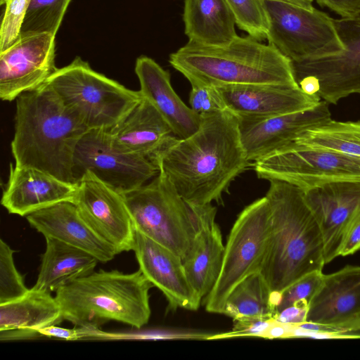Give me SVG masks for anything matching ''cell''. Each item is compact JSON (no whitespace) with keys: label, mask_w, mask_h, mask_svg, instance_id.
Wrapping results in <instances>:
<instances>
[{"label":"cell","mask_w":360,"mask_h":360,"mask_svg":"<svg viewBox=\"0 0 360 360\" xmlns=\"http://www.w3.org/2000/svg\"><path fill=\"white\" fill-rule=\"evenodd\" d=\"M200 118L195 132L174 136L153 158L183 199L199 205L219 201L249 162L235 114L226 109Z\"/></svg>","instance_id":"cell-1"},{"label":"cell","mask_w":360,"mask_h":360,"mask_svg":"<svg viewBox=\"0 0 360 360\" xmlns=\"http://www.w3.org/2000/svg\"><path fill=\"white\" fill-rule=\"evenodd\" d=\"M11 143L15 164L32 167L68 183H75L76 148L88 131L44 84L17 98Z\"/></svg>","instance_id":"cell-2"},{"label":"cell","mask_w":360,"mask_h":360,"mask_svg":"<svg viewBox=\"0 0 360 360\" xmlns=\"http://www.w3.org/2000/svg\"><path fill=\"white\" fill-rule=\"evenodd\" d=\"M265 196L271 233L260 273L272 292L281 293L304 276L323 270V240L301 188L272 180Z\"/></svg>","instance_id":"cell-3"},{"label":"cell","mask_w":360,"mask_h":360,"mask_svg":"<svg viewBox=\"0 0 360 360\" xmlns=\"http://www.w3.org/2000/svg\"><path fill=\"white\" fill-rule=\"evenodd\" d=\"M170 65L191 84H280L299 86L292 62L270 44L250 35L224 46L189 41L172 53Z\"/></svg>","instance_id":"cell-4"},{"label":"cell","mask_w":360,"mask_h":360,"mask_svg":"<svg viewBox=\"0 0 360 360\" xmlns=\"http://www.w3.org/2000/svg\"><path fill=\"white\" fill-rule=\"evenodd\" d=\"M152 287L140 269L131 274L101 269L61 286L55 297L63 319L75 326L115 321L139 329L150 316Z\"/></svg>","instance_id":"cell-5"},{"label":"cell","mask_w":360,"mask_h":360,"mask_svg":"<svg viewBox=\"0 0 360 360\" xmlns=\"http://www.w3.org/2000/svg\"><path fill=\"white\" fill-rule=\"evenodd\" d=\"M46 84L88 131L110 129L143 98L139 90L95 71L79 56L58 68Z\"/></svg>","instance_id":"cell-6"},{"label":"cell","mask_w":360,"mask_h":360,"mask_svg":"<svg viewBox=\"0 0 360 360\" xmlns=\"http://www.w3.org/2000/svg\"><path fill=\"white\" fill-rule=\"evenodd\" d=\"M268 23L266 39L292 63L343 50L335 18L313 0H262Z\"/></svg>","instance_id":"cell-7"},{"label":"cell","mask_w":360,"mask_h":360,"mask_svg":"<svg viewBox=\"0 0 360 360\" xmlns=\"http://www.w3.org/2000/svg\"><path fill=\"white\" fill-rule=\"evenodd\" d=\"M123 195L134 229L183 259L196 226L188 204L167 177L159 172L150 183Z\"/></svg>","instance_id":"cell-8"},{"label":"cell","mask_w":360,"mask_h":360,"mask_svg":"<svg viewBox=\"0 0 360 360\" xmlns=\"http://www.w3.org/2000/svg\"><path fill=\"white\" fill-rule=\"evenodd\" d=\"M270 233V207L264 196L245 207L235 221L224 245L218 278L203 299L207 311L223 314L226 302L236 285L260 271Z\"/></svg>","instance_id":"cell-9"},{"label":"cell","mask_w":360,"mask_h":360,"mask_svg":"<svg viewBox=\"0 0 360 360\" xmlns=\"http://www.w3.org/2000/svg\"><path fill=\"white\" fill-rule=\"evenodd\" d=\"M259 179L281 181L303 191L333 182L360 181V158L291 142L254 162Z\"/></svg>","instance_id":"cell-10"},{"label":"cell","mask_w":360,"mask_h":360,"mask_svg":"<svg viewBox=\"0 0 360 360\" xmlns=\"http://www.w3.org/2000/svg\"><path fill=\"white\" fill-rule=\"evenodd\" d=\"M335 24L342 51L292 63L297 82L304 77L313 79L319 88L317 94L329 104L360 94V14L335 18Z\"/></svg>","instance_id":"cell-11"},{"label":"cell","mask_w":360,"mask_h":360,"mask_svg":"<svg viewBox=\"0 0 360 360\" xmlns=\"http://www.w3.org/2000/svg\"><path fill=\"white\" fill-rule=\"evenodd\" d=\"M72 172L76 184L91 172L122 194L142 186L159 172L149 158L115 150L103 129L88 131L82 136L75 150Z\"/></svg>","instance_id":"cell-12"},{"label":"cell","mask_w":360,"mask_h":360,"mask_svg":"<svg viewBox=\"0 0 360 360\" xmlns=\"http://www.w3.org/2000/svg\"><path fill=\"white\" fill-rule=\"evenodd\" d=\"M73 203L85 222L117 255L133 250L135 229L122 193L86 172Z\"/></svg>","instance_id":"cell-13"},{"label":"cell","mask_w":360,"mask_h":360,"mask_svg":"<svg viewBox=\"0 0 360 360\" xmlns=\"http://www.w3.org/2000/svg\"><path fill=\"white\" fill-rule=\"evenodd\" d=\"M55 38L51 33L19 37L0 53V98L12 101L43 86L58 69Z\"/></svg>","instance_id":"cell-14"},{"label":"cell","mask_w":360,"mask_h":360,"mask_svg":"<svg viewBox=\"0 0 360 360\" xmlns=\"http://www.w3.org/2000/svg\"><path fill=\"white\" fill-rule=\"evenodd\" d=\"M321 229L325 263L340 256L349 228L360 218V181L326 184L304 191Z\"/></svg>","instance_id":"cell-15"},{"label":"cell","mask_w":360,"mask_h":360,"mask_svg":"<svg viewBox=\"0 0 360 360\" xmlns=\"http://www.w3.org/2000/svg\"><path fill=\"white\" fill-rule=\"evenodd\" d=\"M326 101L304 110L261 119L238 118L241 143L254 162L294 141L303 131L331 120Z\"/></svg>","instance_id":"cell-16"},{"label":"cell","mask_w":360,"mask_h":360,"mask_svg":"<svg viewBox=\"0 0 360 360\" xmlns=\"http://www.w3.org/2000/svg\"><path fill=\"white\" fill-rule=\"evenodd\" d=\"M132 250L139 269L163 293L171 310L199 308L202 299L191 285L181 256L136 230Z\"/></svg>","instance_id":"cell-17"},{"label":"cell","mask_w":360,"mask_h":360,"mask_svg":"<svg viewBox=\"0 0 360 360\" xmlns=\"http://www.w3.org/2000/svg\"><path fill=\"white\" fill-rule=\"evenodd\" d=\"M228 110L241 119L266 118L316 106L319 95H308L300 86L280 84H229L215 86Z\"/></svg>","instance_id":"cell-18"},{"label":"cell","mask_w":360,"mask_h":360,"mask_svg":"<svg viewBox=\"0 0 360 360\" xmlns=\"http://www.w3.org/2000/svg\"><path fill=\"white\" fill-rule=\"evenodd\" d=\"M77 184L64 181L39 169L11 164L1 205L21 217L63 202H74Z\"/></svg>","instance_id":"cell-19"},{"label":"cell","mask_w":360,"mask_h":360,"mask_svg":"<svg viewBox=\"0 0 360 360\" xmlns=\"http://www.w3.org/2000/svg\"><path fill=\"white\" fill-rule=\"evenodd\" d=\"M188 204L197 231L182 259L191 285L203 300L212 290L218 278L225 246L220 228L215 222L216 207L212 203L202 205Z\"/></svg>","instance_id":"cell-20"},{"label":"cell","mask_w":360,"mask_h":360,"mask_svg":"<svg viewBox=\"0 0 360 360\" xmlns=\"http://www.w3.org/2000/svg\"><path fill=\"white\" fill-rule=\"evenodd\" d=\"M105 131L115 150L151 160L174 136L160 112L143 97L124 117Z\"/></svg>","instance_id":"cell-21"},{"label":"cell","mask_w":360,"mask_h":360,"mask_svg":"<svg viewBox=\"0 0 360 360\" xmlns=\"http://www.w3.org/2000/svg\"><path fill=\"white\" fill-rule=\"evenodd\" d=\"M135 72L141 95L160 112L176 137L185 139L198 130L200 116L174 91L169 72L153 59L141 56L136 60Z\"/></svg>","instance_id":"cell-22"},{"label":"cell","mask_w":360,"mask_h":360,"mask_svg":"<svg viewBox=\"0 0 360 360\" xmlns=\"http://www.w3.org/2000/svg\"><path fill=\"white\" fill-rule=\"evenodd\" d=\"M26 218L30 226L44 238H56L83 250L99 262H109L117 255L114 248L85 222L72 202H60L33 212Z\"/></svg>","instance_id":"cell-23"},{"label":"cell","mask_w":360,"mask_h":360,"mask_svg":"<svg viewBox=\"0 0 360 360\" xmlns=\"http://www.w3.org/2000/svg\"><path fill=\"white\" fill-rule=\"evenodd\" d=\"M64 321L60 307L51 292L33 288L22 297L0 304L1 341L39 337L43 328Z\"/></svg>","instance_id":"cell-24"},{"label":"cell","mask_w":360,"mask_h":360,"mask_svg":"<svg viewBox=\"0 0 360 360\" xmlns=\"http://www.w3.org/2000/svg\"><path fill=\"white\" fill-rule=\"evenodd\" d=\"M360 312V266L347 265L324 274L309 304L307 321L336 325Z\"/></svg>","instance_id":"cell-25"},{"label":"cell","mask_w":360,"mask_h":360,"mask_svg":"<svg viewBox=\"0 0 360 360\" xmlns=\"http://www.w3.org/2000/svg\"><path fill=\"white\" fill-rule=\"evenodd\" d=\"M183 19L189 41L224 46L238 36L236 17L226 0H185Z\"/></svg>","instance_id":"cell-26"},{"label":"cell","mask_w":360,"mask_h":360,"mask_svg":"<svg viewBox=\"0 0 360 360\" xmlns=\"http://www.w3.org/2000/svg\"><path fill=\"white\" fill-rule=\"evenodd\" d=\"M45 239L46 250L33 288L56 292L68 283L94 271L99 261L90 253L56 238Z\"/></svg>","instance_id":"cell-27"},{"label":"cell","mask_w":360,"mask_h":360,"mask_svg":"<svg viewBox=\"0 0 360 360\" xmlns=\"http://www.w3.org/2000/svg\"><path fill=\"white\" fill-rule=\"evenodd\" d=\"M276 313L273 293L259 271L245 278L232 290L226 302L223 314L234 321L271 319Z\"/></svg>","instance_id":"cell-28"},{"label":"cell","mask_w":360,"mask_h":360,"mask_svg":"<svg viewBox=\"0 0 360 360\" xmlns=\"http://www.w3.org/2000/svg\"><path fill=\"white\" fill-rule=\"evenodd\" d=\"M292 142L360 158V121L331 119L305 130Z\"/></svg>","instance_id":"cell-29"},{"label":"cell","mask_w":360,"mask_h":360,"mask_svg":"<svg viewBox=\"0 0 360 360\" xmlns=\"http://www.w3.org/2000/svg\"><path fill=\"white\" fill-rule=\"evenodd\" d=\"M72 0H30L20 37L56 33Z\"/></svg>","instance_id":"cell-30"},{"label":"cell","mask_w":360,"mask_h":360,"mask_svg":"<svg viewBox=\"0 0 360 360\" xmlns=\"http://www.w3.org/2000/svg\"><path fill=\"white\" fill-rule=\"evenodd\" d=\"M232 9L237 26L250 37L266 39L268 23L262 0H226Z\"/></svg>","instance_id":"cell-31"},{"label":"cell","mask_w":360,"mask_h":360,"mask_svg":"<svg viewBox=\"0 0 360 360\" xmlns=\"http://www.w3.org/2000/svg\"><path fill=\"white\" fill-rule=\"evenodd\" d=\"M14 252L6 242L0 240V304L18 299L30 290L15 268Z\"/></svg>","instance_id":"cell-32"},{"label":"cell","mask_w":360,"mask_h":360,"mask_svg":"<svg viewBox=\"0 0 360 360\" xmlns=\"http://www.w3.org/2000/svg\"><path fill=\"white\" fill-rule=\"evenodd\" d=\"M30 0H6L0 30V53L15 44L20 33Z\"/></svg>","instance_id":"cell-33"},{"label":"cell","mask_w":360,"mask_h":360,"mask_svg":"<svg viewBox=\"0 0 360 360\" xmlns=\"http://www.w3.org/2000/svg\"><path fill=\"white\" fill-rule=\"evenodd\" d=\"M324 274L322 271L311 272L292 283L281 293L277 313L298 301L310 302L323 284ZM276 313V314H277Z\"/></svg>","instance_id":"cell-34"},{"label":"cell","mask_w":360,"mask_h":360,"mask_svg":"<svg viewBox=\"0 0 360 360\" xmlns=\"http://www.w3.org/2000/svg\"><path fill=\"white\" fill-rule=\"evenodd\" d=\"M189 104L190 108L200 117L227 109L217 89L209 85L191 84Z\"/></svg>","instance_id":"cell-35"},{"label":"cell","mask_w":360,"mask_h":360,"mask_svg":"<svg viewBox=\"0 0 360 360\" xmlns=\"http://www.w3.org/2000/svg\"><path fill=\"white\" fill-rule=\"evenodd\" d=\"M274 319H243L234 320L231 331L224 334H219L210 337L214 338H228L236 337H257L263 338L264 334Z\"/></svg>","instance_id":"cell-36"},{"label":"cell","mask_w":360,"mask_h":360,"mask_svg":"<svg viewBox=\"0 0 360 360\" xmlns=\"http://www.w3.org/2000/svg\"><path fill=\"white\" fill-rule=\"evenodd\" d=\"M103 331L96 326H76L74 328H64L57 325H52L41 328L39 336L55 338L66 340H76L86 337L101 336Z\"/></svg>","instance_id":"cell-37"},{"label":"cell","mask_w":360,"mask_h":360,"mask_svg":"<svg viewBox=\"0 0 360 360\" xmlns=\"http://www.w3.org/2000/svg\"><path fill=\"white\" fill-rule=\"evenodd\" d=\"M309 311V302L298 301L279 311L274 319L288 324H298L307 321Z\"/></svg>","instance_id":"cell-38"},{"label":"cell","mask_w":360,"mask_h":360,"mask_svg":"<svg viewBox=\"0 0 360 360\" xmlns=\"http://www.w3.org/2000/svg\"><path fill=\"white\" fill-rule=\"evenodd\" d=\"M340 18H352L360 14V0H316Z\"/></svg>","instance_id":"cell-39"},{"label":"cell","mask_w":360,"mask_h":360,"mask_svg":"<svg viewBox=\"0 0 360 360\" xmlns=\"http://www.w3.org/2000/svg\"><path fill=\"white\" fill-rule=\"evenodd\" d=\"M304 338L313 339H360V333L352 331L315 332L303 329L292 324L290 338Z\"/></svg>","instance_id":"cell-40"},{"label":"cell","mask_w":360,"mask_h":360,"mask_svg":"<svg viewBox=\"0 0 360 360\" xmlns=\"http://www.w3.org/2000/svg\"><path fill=\"white\" fill-rule=\"evenodd\" d=\"M360 250V218L349 228L343 240L340 256L351 255Z\"/></svg>","instance_id":"cell-41"},{"label":"cell","mask_w":360,"mask_h":360,"mask_svg":"<svg viewBox=\"0 0 360 360\" xmlns=\"http://www.w3.org/2000/svg\"><path fill=\"white\" fill-rule=\"evenodd\" d=\"M292 324L283 323L274 319L267 328L264 338H290Z\"/></svg>","instance_id":"cell-42"},{"label":"cell","mask_w":360,"mask_h":360,"mask_svg":"<svg viewBox=\"0 0 360 360\" xmlns=\"http://www.w3.org/2000/svg\"><path fill=\"white\" fill-rule=\"evenodd\" d=\"M347 331L360 332V312L336 325Z\"/></svg>","instance_id":"cell-43"},{"label":"cell","mask_w":360,"mask_h":360,"mask_svg":"<svg viewBox=\"0 0 360 360\" xmlns=\"http://www.w3.org/2000/svg\"><path fill=\"white\" fill-rule=\"evenodd\" d=\"M6 0H0L1 5H4Z\"/></svg>","instance_id":"cell-44"}]
</instances>
